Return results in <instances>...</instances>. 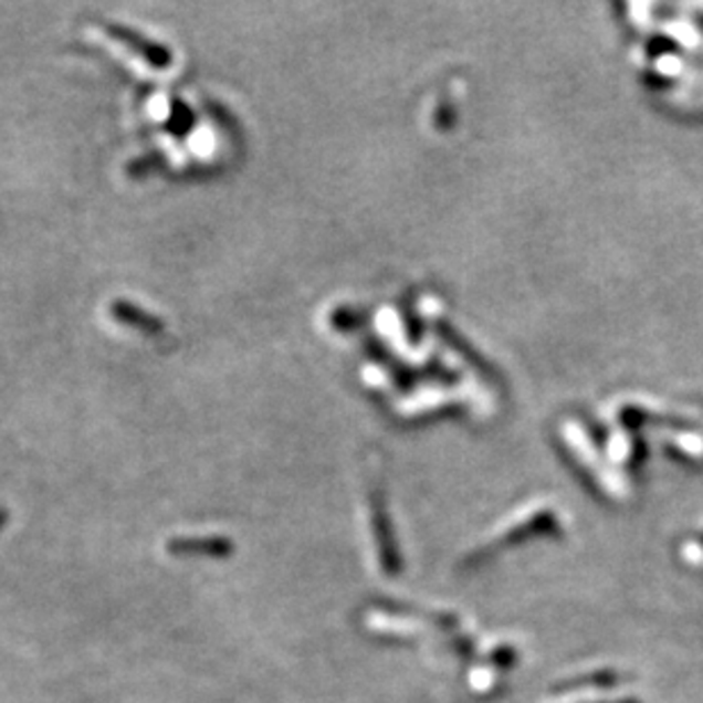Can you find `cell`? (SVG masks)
<instances>
[{
	"instance_id": "obj_4",
	"label": "cell",
	"mask_w": 703,
	"mask_h": 703,
	"mask_svg": "<svg viewBox=\"0 0 703 703\" xmlns=\"http://www.w3.org/2000/svg\"><path fill=\"white\" fill-rule=\"evenodd\" d=\"M6 522H8V513L3 511V507H0V528H3Z\"/></svg>"
},
{
	"instance_id": "obj_2",
	"label": "cell",
	"mask_w": 703,
	"mask_h": 703,
	"mask_svg": "<svg viewBox=\"0 0 703 703\" xmlns=\"http://www.w3.org/2000/svg\"><path fill=\"white\" fill-rule=\"evenodd\" d=\"M107 30L119 39V42H124L126 46H130L133 51H137L141 57H146L153 66H169L171 64V55L165 46H158L153 42H146L144 36H139L137 32L124 28V25H107Z\"/></svg>"
},
{
	"instance_id": "obj_3",
	"label": "cell",
	"mask_w": 703,
	"mask_h": 703,
	"mask_svg": "<svg viewBox=\"0 0 703 703\" xmlns=\"http://www.w3.org/2000/svg\"><path fill=\"white\" fill-rule=\"evenodd\" d=\"M114 315L119 317L122 322H130V324H137V326H144V330H158L160 324L155 322L153 317L148 315H141V312H137L133 305L128 303H116L114 305Z\"/></svg>"
},
{
	"instance_id": "obj_1",
	"label": "cell",
	"mask_w": 703,
	"mask_h": 703,
	"mask_svg": "<svg viewBox=\"0 0 703 703\" xmlns=\"http://www.w3.org/2000/svg\"><path fill=\"white\" fill-rule=\"evenodd\" d=\"M171 556H201V558H225L232 554V542L221 535L206 537H174L167 542Z\"/></svg>"
}]
</instances>
